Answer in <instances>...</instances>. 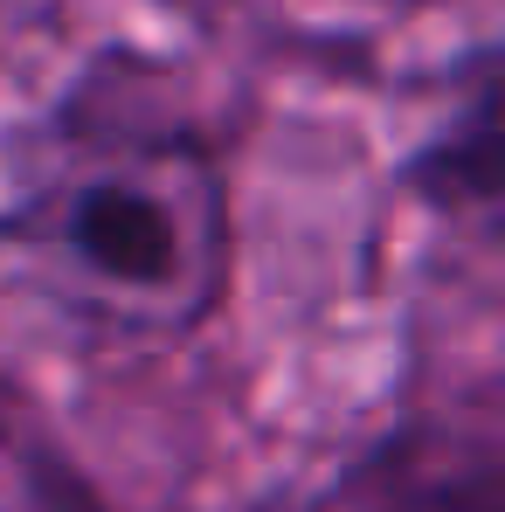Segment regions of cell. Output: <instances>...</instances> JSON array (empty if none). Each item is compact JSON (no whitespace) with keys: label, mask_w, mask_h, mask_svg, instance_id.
<instances>
[{"label":"cell","mask_w":505,"mask_h":512,"mask_svg":"<svg viewBox=\"0 0 505 512\" xmlns=\"http://www.w3.org/2000/svg\"><path fill=\"white\" fill-rule=\"evenodd\" d=\"M70 298L118 326H180L222 284V201L187 146L118 139L42 187L35 229Z\"/></svg>","instance_id":"6da1fadb"}]
</instances>
